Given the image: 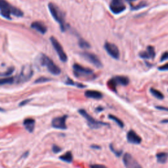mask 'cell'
<instances>
[{
	"mask_svg": "<svg viewBox=\"0 0 168 168\" xmlns=\"http://www.w3.org/2000/svg\"><path fill=\"white\" fill-rule=\"evenodd\" d=\"M0 11L2 16L7 19H11V15L18 17L23 16L22 11L13 7L5 0H0Z\"/></svg>",
	"mask_w": 168,
	"mask_h": 168,
	"instance_id": "obj_1",
	"label": "cell"
},
{
	"mask_svg": "<svg viewBox=\"0 0 168 168\" xmlns=\"http://www.w3.org/2000/svg\"><path fill=\"white\" fill-rule=\"evenodd\" d=\"M48 7L51 15L54 18V19L60 24L61 30L63 32H65L66 29V26L65 24V17H64L63 12L60 10V9L56 5H55L53 3H49L48 5Z\"/></svg>",
	"mask_w": 168,
	"mask_h": 168,
	"instance_id": "obj_2",
	"label": "cell"
},
{
	"mask_svg": "<svg viewBox=\"0 0 168 168\" xmlns=\"http://www.w3.org/2000/svg\"><path fill=\"white\" fill-rule=\"evenodd\" d=\"M78 112L85 119V120H87L88 126H89L91 129H97V128H99L103 126H108V124L96 120L95 119H94L93 117H91V116L84 109H79L78 111Z\"/></svg>",
	"mask_w": 168,
	"mask_h": 168,
	"instance_id": "obj_3",
	"label": "cell"
},
{
	"mask_svg": "<svg viewBox=\"0 0 168 168\" xmlns=\"http://www.w3.org/2000/svg\"><path fill=\"white\" fill-rule=\"evenodd\" d=\"M41 62L43 65L47 67L48 70L51 74L54 75H59L60 74L61 70L59 67L57 66L50 58H49L46 55H42L41 58Z\"/></svg>",
	"mask_w": 168,
	"mask_h": 168,
	"instance_id": "obj_4",
	"label": "cell"
},
{
	"mask_svg": "<svg viewBox=\"0 0 168 168\" xmlns=\"http://www.w3.org/2000/svg\"><path fill=\"white\" fill-rule=\"evenodd\" d=\"M74 74L76 77H90L93 75V70L89 68H86L81 66L78 64H74L73 65Z\"/></svg>",
	"mask_w": 168,
	"mask_h": 168,
	"instance_id": "obj_5",
	"label": "cell"
},
{
	"mask_svg": "<svg viewBox=\"0 0 168 168\" xmlns=\"http://www.w3.org/2000/svg\"><path fill=\"white\" fill-rule=\"evenodd\" d=\"M129 83V79L126 76H116L115 77L111 78L108 82V86L111 88L112 90L116 91V88L118 85L126 86Z\"/></svg>",
	"mask_w": 168,
	"mask_h": 168,
	"instance_id": "obj_6",
	"label": "cell"
},
{
	"mask_svg": "<svg viewBox=\"0 0 168 168\" xmlns=\"http://www.w3.org/2000/svg\"><path fill=\"white\" fill-rule=\"evenodd\" d=\"M50 40L52 45H53V47H54L55 50L56 51L60 60L63 61V62H66L67 60H68V57H67L65 52L64 51L62 45H60V43L57 41V39L55 38L51 37Z\"/></svg>",
	"mask_w": 168,
	"mask_h": 168,
	"instance_id": "obj_7",
	"label": "cell"
},
{
	"mask_svg": "<svg viewBox=\"0 0 168 168\" xmlns=\"http://www.w3.org/2000/svg\"><path fill=\"white\" fill-rule=\"evenodd\" d=\"M81 56L84 57L88 62H89L95 66H96L97 68H101V67H103L102 63L100 62L99 58L96 55L89 53V52H84V53H81Z\"/></svg>",
	"mask_w": 168,
	"mask_h": 168,
	"instance_id": "obj_8",
	"label": "cell"
},
{
	"mask_svg": "<svg viewBox=\"0 0 168 168\" xmlns=\"http://www.w3.org/2000/svg\"><path fill=\"white\" fill-rule=\"evenodd\" d=\"M105 49L110 56L114 59H118L120 58V51L118 47L114 44L106 42L105 44Z\"/></svg>",
	"mask_w": 168,
	"mask_h": 168,
	"instance_id": "obj_9",
	"label": "cell"
},
{
	"mask_svg": "<svg viewBox=\"0 0 168 168\" xmlns=\"http://www.w3.org/2000/svg\"><path fill=\"white\" fill-rule=\"evenodd\" d=\"M123 161L126 168H143L130 154L126 153L124 155Z\"/></svg>",
	"mask_w": 168,
	"mask_h": 168,
	"instance_id": "obj_10",
	"label": "cell"
},
{
	"mask_svg": "<svg viewBox=\"0 0 168 168\" xmlns=\"http://www.w3.org/2000/svg\"><path fill=\"white\" fill-rule=\"evenodd\" d=\"M110 9L114 14H120L126 10V5L123 1L112 0L110 4Z\"/></svg>",
	"mask_w": 168,
	"mask_h": 168,
	"instance_id": "obj_11",
	"label": "cell"
},
{
	"mask_svg": "<svg viewBox=\"0 0 168 168\" xmlns=\"http://www.w3.org/2000/svg\"><path fill=\"white\" fill-rule=\"evenodd\" d=\"M32 74L33 71L31 67L30 66H24L19 76V78H18V81L24 82L28 81L32 77Z\"/></svg>",
	"mask_w": 168,
	"mask_h": 168,
	"instance_id": "obj_12",
	"label": "cell"
},
{
	"mask_svg": "<svg viewBox=\"0 0 168 168\" xmlns=\"http://www.w3.org/2000/svg\"><path fill=\"white\" fill-rule=\"evenodd\" d=\"M67 116L65 115L63 116L60 117H57L54 118L52 120V126L54 128L59 129H66V121Z\"/></svg>",
	"mask_w": 168,
	"mask_h": 168,
	"instance_id": "obj_13",
	"label": "cell"
},
{
	"mask_svg": "<svg viewBox=\"0 0 168 168\" xmlns=\"http://www.w3.org/2000/svg\"><path fill=\"white\" fill-rule=\"evenodd\" d=\"M127 142L134 145H139L142 141V139L139 135H137L135 131L130 130L127 133Z\"/></svg>",
	"mask_w": 168,
	"mask_h": 168,
	"instance_id": "obj_14",
	"label": "cell"
},
{
	"mask_svg": "<svg viewBox=\"0 0 168 168\" xmlns=\"http://www.w3.org/2000/svg\"><path fill=\"white\" fill-rule=\"evenodd\" d=\"M139 55L140 58L144 59H154L156 56L154 48L152 46H148L146 51L140 52Z\"/></svg>",
	"mask_w": 168,
	"mask_h": 168,
	"instance_id": "obj_15",
	"label": "cell"
},
{
	"mask_svg": "<svg viewBox=\"0 0 168 168\" xmlns=\"http://www.w3.org/2000/svg\"><path fill=\"white\" fill-rule=\"evenodd\" d=\"M85 96L87 98L94 99H100L103 98V94L98 91L87 90L85 92Z\"/></svg>",
	"mask_w": 168,
	"mask_h": 168,
	"instance_id": "obj_16",
	"label": "cell"
},
{
	"mask_svg": "<svg viewBox=\"0 0 168 168\" xmlns=\"http://www.w3.org/2000/svg\"><path fill=\"white\" fill-rule=\"evenodd\" d=\"M31 27L36 30H37L39 32H40L42 34H44L47 32V27L45 26V24L44 23H42L41 22H34L31 24Z\"/></svg>",
	"mask_w": 168,
	"mask_h": 168,
	"instance_id": "obj_17",
	"label": "cell"
},
{
	"mask_svg": "<svg viewBox=\"0 0 168 168\" xmlns=\"http://www.w3.org/2000/svg\"><path fill=\"white\" fill-rule=\"evenodd\" d=\"M24 126L30 133L33 132L35 127V120L32 118H27L24 121Z\"/></svg>",
	"mask_w": 168,
	"mask_h": 168,
	"instance_id": "obj_18",
	"label": "cell"
},
{
	"mask_svg": "<svg viewBox=\"0 0 168 168\" xmlns=\"http://www.w3.org/2000/svg\"><path fill=\"white\" fill-rule=\"evenodd\" d=\"M156 158L158 163L166 164L168 158V153L167 152H159L156 154Z\"/></svg>",
	"mask_w": 168,
	"mask_h": 168,
	"instance_id": "obj_19",
	"label": "cell"
},
{
	"mask_svg": "<svg viewBox=\"0 0 168 168\" xmlns=\"http://www.w3.org/2000/svg\"><path fill=\"white\" fill-rule=\"evenodd\" d=\"M59 158L61 160L66 161L67 163H72L73 160V156L71 152H67L65 154L60 156Z\"/></svg>",
	"mask_w": 168,
	"mask_h": 168,
	"instance_id": "obj_20",
	"label": "cell"
},
{
	"mask_svg": "<svg viewBox=\"0 0 168 168\" xmlns=\"http://www.w3.org/2000/svg\"><path fill=\"white\" fill-rule=\"evenodd\" d=\"M150 92H151V93L152 95L158 99L161 100V99H164V95L161 93L160 91L156 89H154V88H152V87L151 88V89H150Z\"/></svg>",
	"mask_w": 168,
	"mask_h": 168,
	"instance_id": "obj_21",
	"label": "cell"
},
{
	"mask_svg": "<svg viewBox=\"0 0 168 168\" xmlns=\"http://www.w3.org/2000/svg\"><path fill=\"white\" fill-rule=\"evenodd\" d=\"M108 118L111 119V120H112L113 121H114L118 125V126H120L121 128H124V124L123 123V121H122L121 120H120V119L117 118L116 116H114V115L110 114L108 116Z\"/></svg>",
	"mask_w": 168,
	"mask_h": 168,
	"instance_id": "obj_22",
	"label": "cell"
},
{
	"mask_svg": "<svg viewBox=\"0 0 168 168\" xmlns=\"http://www.w3.org/2000/svg\"><path fill=\"white\" fill-rule=\"evenodd\" d=\"M78 45L82 49H89L91 47V45L89 43L82 38L79 39Z\"/></svg>",
	"mask_w": 168,
	"mask_h": 168,
	"instance_id": "obj_23",
	"label": "cell"
},
{
	"mask_svg": "<svg viewBox=\"0 0 168 168\" xmlns=\"http://www.w3.org/2000/svg\"><path fill=\"white\" fill-rule=\"evenodd\" d=\"M65 84H67V85H76V86H77L78 87H80V88H84V87H86L85 85H83L81 84L74 83V81L72 80V79H70V78H67V80L66 81Z\"/></svg>",
	"mask_w": 168,
	"mask_h": 168,
	"instance_id": "obj_24",
	"label": "cell"
},
{
	"mask_svg": "<svg viewBox=\"0 0 168 168\" xmlns=\"http://www.w3.org/2000/svg\"><path fill=\"white\" fill-rule=\"evenodd\" d=\"M13 81H14V78L12 77L1 78V79H0V85L10 84L13 83Z\"/></svg>",
	"mask_w": 168,
	"mask_h": 168,
	"instance_id": "obj_25",
	"label": "cell"
},
{
	"mask_svg": "<svg viewBox=\"0 0 168 168\" xmlns=\"http://www.w3.org/2000/svg\"><path fill=\"white\" fill-rule=\"evenodd\" d=\"M110 148H111V151L113 152V153H114L115 155L116 156H120L122 154V151H116V150L114 148V147H113V146L112 145H110Z\"/></svg>",
	"mask_w": 168,
	"mask_h": 168,
	"instance_id": "obj_26",
	"label": "cell"
},
{
	"mask_svg": "<svg viewBox=\"0 0 168 168\" xmlns=\"http://www.w3.org/2000/svg\"><path fill=\"white\" fill-rule=\"evenodd\" d=\"M167 60H168V52H165L160 58V62H164V61Z\"/></svg>",
	"mask_w": 168,
	"mask_h": 168,
	"instance_id": "obj_27",
	"label": "cell"
},
{
	"mask_svg": "<svg viewBox=\"0 0 168 168\" xmlns=\"http://www.w3.org/2000/svg\"><path fill=\"white\" fill-rule=\"evenodd\" d=\"M49 80H50V79H48V78H46L42 77V78H39L38 79H37V80H36L35 83H43V82H47Z\"/></svg>",
	"mask_w": 168,
	"mask_h": 168,
	"instance_id": "obj_28",
	"label": "cell"
},
{
	"mask_svg": "<svg viewBox=\"0 0 168 168\" xmlns=\"http://www.w3.org/2000/svg\"><path fill=\"white\" fill-rule=\"evenodd\" d=\"M61 151H62V149H61L59 146H58L55 145H54L53 146V151L54 153H59Z\"/></svg>",
	"mask_w": 168,
	"mask_h": 168,
	"instance_id": "obj_29",
	"label": "cell"
},
{
	"mask_svg": "<svg viewBox=\"0 0 168 168\" xmlns=\"http://www.w3.org/2000/svg\"><path fill=\"white\" fill-rule=\"evenodd\" d=\"M91 168H107L104 165H100V164H92L90 166Z\"/></svg>",
	"mask_w": 168,
	"mask_h": 168,
	"instance_id": "obj_30",
	"label": "cell"
},
{
	"mask_svg": "<svg viewBox=\"0 0 168 168\" xmlns=\"http://www.w3.org/2000/svg\"><path fill=\"white\" fill-rule=\"evenodd\" d=\"M158 70H160V71H166V70H168V63L160 67H159Z\"/></svg>",
	"mask_w": 168,
	"mask_h": 168,
	"instance_id": "obj_31",
	"label": "cell"
},
{
	"mask_svg": "<svg viewBox=\"0 0 168 168\" xmlns=\"http://www.w3.org/2000/svg\"><path fill=\"white\" fill-rule=\"evenodd\" d=\"M156 108H157L158 110H160V111H164L168 112V108L164 107V106H156Z\"/></svg>",
	"mask_w": 168,
	"mask_h": 168,
	"instance_id": "obj_32",
	"label": "cell"
},
{
	"mask_svg": "<svg viewBox=\"0 0 168 168\" xmlns=\"http://www.w3.org/2000/svg\"><path fill=\"white\" fill-rule=\"evenodd\" d=\"M30 100H30V99H28V100H24V101H23V102H21L20 103V106H24V105H26V104H27L28 103V102H30Z\"/></svg>",
	"mask_w": 168,
	"mask_h": 168,
	"instance_id": "obj_33",
	"label": "cell"
},
{
	"mask_svg": "<svg viewBox=\"0 0 168 168\" xmlns=\"http://www.w3.org/2000/svg\"><path fill=\"white\" fill-rule=\"evenodd\" d=\"M91 147L92 148H95V149H100V146H97V145H91Z\"/></svg>",
	"mask_w": 168,
	"mask_h": 168,
	"instance_id": "obj_34",
	"label": "cell"
},
{
	"mask_svg": "<svg viewBox=\"0 0 168 168\" xmlns=\"http://www.w3.org/2000/svg\"><path fill=\"white\" fill-rule=\"evenodd\" d=\"M103 110V108H102V107H98L97 108H96V111H98V112L102 111Z\"/></svg>",
	"mask_w": 168,
	"mask_h": 168,
	"instance_id": "obj_35",
	"label": "cell"
},
{
	"mask_svg": "<svg viewBox=\"0 0 168 168\" xmlns=\"http://www.w3.org/2000/svg\"><path fill=\"white\" fill-rule=\"evenodd\" d=\"M126 1H128V2H133V1H137V0H126Z\"/></svg>",
	"mask_w": 168,
	"mask_h": 168,
	"instance_id": "obj_36",
	"label": "cell"
}]
</instances>
